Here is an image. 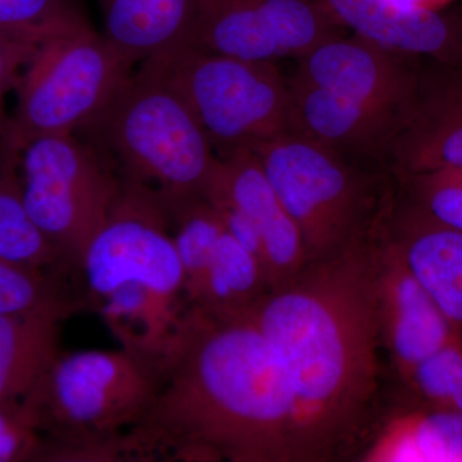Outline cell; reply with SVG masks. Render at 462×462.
<instances>
[{"instance_id":"cell-19","label":"cell","mask_w":462,"mask_h":462,"mask_svg":"<svg viewBox=\"0 0 462 462\" xmlns=\"http://www.w3.org/2000/svg\"><path fill=\"white\" fill-rule=\"evenodd\" d=\"M103 36L135 65L193 44L197 0H96Z\"/></svg>"},{"instance_id":"cell-15","label":"cell","mask_w":462,"mask_h":462,"mask_svg":"<svg viewBox=\"0 0 462 462\" xmlns=\"http://www.w3.org/2000/svg\"><path fill=\"white\" fill-rule=\"evenodd\" d=\"M419 76L418 88L392 142L398 173L462 167V67Z\"/></svg>"},{"instance_id":"cell-17","label":"cell","mask_w":462,"mask_h":462,"mask_svg":"<svg viewBox=\"0 0 462 462\" xmlns=\"http://www.w3.org/2000/svg\"><path fill=\"white\" fill-rule=\"evenodd\" d=\"M289 84L291 132L338 152H370L392 144L403 116L365 106L316 87L300 75Z\"/></svg>"},{"instance_id":"cell-21","label":"cell","mask_w":462,"mask_h":462,"mask_svg":"<svg viewBox=\"0 0 462 462\" xmlns=\"http://www.w3.org/2000/svg\"><path fill=\"white\" fill-rule=\"evenodd\" d=\"M0 257L32 272L67 281L76 275L27 212L18 173L17 148L9 139L3 120L0 121Z\"/></svg>"},{"instance_id":"cell-26","label":"cell","mask_w":462,"mask_h":462,"mask_svg":"<svg viewBox=\"0 0 462 462\" xmlns=\"http://www.w3.org/2000/svg\"><path fill=\"white\" fill-rule=\"evenodd\" d=\"M407 193V205L451 229L462 231V167L398 173Z\"/></svg>"},{"instance_id":"cell-29","label":"cell","mask_w":462,"mask_h":462,"mask_svg":"<svg viewBox=\"0 0 462 462\" xmlns=\"http://www.w3.org/2000/svg\"><path fill=\"white\" fill-rule=\"evenodd\" d=\"M78 14V0H0V30L39 29Z\"/></svg>"},{"instance_id":"cell-28","label":"cell","mask_w":462,"mask_h":462,"mask_svg":"<svg viewBox=\"0 0 462 462\" xmlns=\"http://www.w3.org/2000/svg\"><path fill=\"white\" fill-rule=\"evenodd\" d=\"M44 457V440L23 404L0 407V462H42Z\"/></svg>"},{"instance_id":"cell-24","label":"cell","mask_w":462,"mask_h":462,"mask_svg":"<svg viewBox=\"0 0 462 462\" xmlns=\"http://www.w3.org/2000/svg\"><path fill=\"white\" fill-rule=\"evenodd\" d=\"M394 404L428 411L462 412V339L457 337L419 365L396 387Z\"/></svg>"},{"instance_id":"cell-22","label":"cell","mask_w":462,"mask_h":462,"mask_svg":"<svg viewBox=\"0 0 462 462\" xmlns=\"http://www.w3.org/2000/svg\"><path fill=\"white\" fill-rule=\"evenodd\" d=\"M269 291L263 264L224 227L194 307L220 316L248 315Z\"/></svg>"},{"instance_id":"cell-16","label":"cell","mask_w":462,"mask_h":462,"mask_svg":"<svg viewBox=\"0 0 462 462\" xmlns=\"http://www.w3.org/2000/svg\"><path fill=\"white\" fill-rule=\"evenodd\" d=\"M385 226L415 278L462 339V231L394 199L385 212Z\"/></svg>"},{"instance_id":"cell-5","label":"cell","mask_w":462,"mask_h":462,"mask_svg":"<svg viewBox=\"0 0 462 462\" xmlns=\"http://www.w3.org/2000/svg\"><path fill=\"white\" fill-rule=\"evenodd\" d=\"M160 376L125 349L60 351L23 407L44 461H121V442L147 415Z\"/></svg>"},{"instance_id":"cell-23","label":"cell","mask_w":462,"mask_h":462,"mask_svg":"<svg viewBox=\"0 0 462 462\" xmlns=\"http://www.w3.org/2000/svg\"><path fill=\"white\" fill-rule=\"evenodd\" d=\"M171 230L184 272L188 300L191 306H196L224 225L214 207L203 197L173 212Z\"/></svg>"},{"instance_id":"cell-27","label":"cell","mask_w":462,"mask_h":462,"mask_svg":"<svg viewBox=\"0 0 462 462\" xmlns=\"http://www.w3.org/2000/svg\"><path fill=\"white\" fill-rule=\"evenodd\" d=\"M67 20L69 18L39 29L0 30V121L5 116V97L14 90L21 71L38 48L39 42L47 33Z\"/></svg>"},{"instance_id":"cell-8","label":"cell","mask_w":462,"mask_h":462,"mask_svg":"<svg viewBox=\"0 0 462 462\" xmlns=\"http://www.w3.org/2000/svg\"><path fill=\"white\" fill-rule=\"evenodd\" d=\"M302 236L307 263L322 260L370 229L391 197L338 152L289 132L251 149Z\"/></svg>"},{"instance_id":"cell-11","label":"cell","mask_w":462,"mask_h":462,"mask_svg":"<svg viewBox=\"0 0 462 462\" xmlns=\"http://www.w3.org/2000/svg\"><path fill=\"white\" fill-rule=\"evenodd\" d=\"M385 212L380 221V324L383 356L398 387L457 336L389 236Z\"/></svg>"},{"instance_id":"cell-3","label":"cell","mask_w":462,"mask_h":462,"mask_svg":"<svg viewBox=\"0 0 462 462\" xmlns=\"http://www.w3.org/2000/svg\"><path fill=\"white\" fill-rule=\"evenodd\" d=\"M79 282L87 309L99 315L121 348L158 376L165 372L194 309L169 212L145 191L123 184L85 249Z\"/></svg>"},{"instance_id":"cell-20","label":"cell","mask_w":462,"mask_h":462,"mask_svg":"<svg viewBox=\"0 0 462 462\" xmlns=\"http://www.w3.org/2000/svg\"><path fill=\"white\" fill-rule=\"evenodd\" d=\"M72 312L0 315V407L25 401L60 352V325Z\"/></svg>"},{"instance_id":"cell-1","label":"cell","mask_w":462,"mask_h":462,"mask_svg":"<svg viewBox=\"0 0 462 462\" xmlns=\"http://www.w3.org/2000/svg\"><path fill=\"white\" fill-rule=\"evenodd\" d=\"M380 220L251 312L293 391L303 462L352 460L380 411Z\"/></svg>"},{"instance_id":"cell-9","label":"cell","mask_w":462,"mask_h":462,"mask_svg":"<svg viewBox=\"0 0 462 462\" xmlns=\"http://www.w3.org/2000/svg\"><path fill=\"white\" fill-rule=\"evenodd\" d=\"M11 141L17 148L30 217L79 276L85 249L111 214L123 182L98 149L79 134Z\"/></svg>"},{"instance_id":"cell-25","label":"cell","mask_w":462,"mask_h":462,"mask_svg":"<svg viewBox=\"0 0 462 462\" xmlns=\"http://www.w3.org/2000/svg\"><path fill=\"white\" fill-rule=\"evenodd\" d=\"M87 309L83 293L67 279L18 266L0 257V315L29 314L45 310L76 312Z\"/></svg>"},{"instance_id":"cell-14","label":"cell","mask_w":462,"mask_h":462,"mask_svg":"<svg viewBox=\"0 0 462 462\" xmlns=\"http://www.w3.org/2000/svg\"><path fill=\"white\" fill-rule=\"evenodd\" d=\"M340 27L402 56L462 67V20L396 0H311Z\"/></svg>"},{"instance_id":"cell-12","label":"cell","mask_w":462,"mask_h":462,"mask_svg":"<svg viewBox=\"0 0 462 462\" xmlns=\"http://www.w3.org/2000/svg\"><path fill=\"white\" fill-rule=\"evenodd\" d=\"M300 60L297 75L310 83L403 120L418 88L419 75L401 54L357 35L333 36Z\"/></svg>"},{"instance_id":"cell-7","label":"cell","mask_w":462,"mask_h":462,"mask_svg":"<svg viewBox=\"0 0 462 462\" xmlns=\"http://www.w3.org/2000/svg\"><path fill=\"white\" fill-rule=\"evenodd\" d=\"M179 91L216 156L293 130L289 84L273 62L182 45L144 60Z\"/></svg>"},{"instance_id":"cell-4","label":"cell","mask_w":462,"mask_h":462,"mask_svg":"<svg viewBox=\"0 0 462 462\" xmlns=\"http://www.w3.org/2000/svg\"><path fill=\"white\" fill-rule=\"evenodd\" d=\"M170 216L205 197L216 156L179 91L145 62L96 118L76 132Z\"/></svg>"},{"instance_id":"cell-18","label":"cell","mask_w":462,"mask_h":462,"mask_svg":"<svg viewBox=\"0 0 462 462\" xmlns=\"http://www.w3.org/2000/svg\"><path fill=\"white\" fill-rule=\"evenodd\" d=\"M352 461L462 462V412L392 403L379 411Z\"/></svg>"},{"instance_id":"cell-6","label":"cell","mask_w":462,"mask_h":462,"mask_svg":"<svg viewBox=\"0 0 462 462\" xmlns=\"http://www.w3.org/2000/svg\"><path fill=\"white\" fill-rule=\"evenodd\" d=\"M136 66L76 14L47 33L27 60L5 130L14 141L79 132L107 107Z\"/></svg>"},{"instance_id":"cell-13","label":"cell","mask_w":462,"mask_h":462,"mask_svg":"<svg viewBox=\"0 0 462 462\" xmlns=\"http://www.w3.org/2000/svg\"><path fill=\"white\" fill-rule=\"evenodd\" d=\"M205 197L229 202L263 240L270 291L291 282L307 263L302 236L251 149L217 156Z\"/></svg>"},{"instance_id":"cell-30","label":"cell","mask_w":462,"mask_h":462,"mask_svg":"<svg viewBox=\"0 0 462 462\" xmlns=\"http://www.w3.org/2000/svg\"><path fill=\"white\" fill-rule=\"evenodd\" d=\"M396 2L409 7L439 9L442 0H396Z\"/></svg>"},{"instance_id":"cell-10","label":"cell","mask_w":462,"mask_h":462,"mask_svg":"<svg viewBox=\"0 0 462 462\" xmlns=\"http://www.w3.org/2000/svg\"><path fill=\"white\" fill-rule=\"evenodd\" d=\"M340 26L311 0H197L193 45L256 60L302 58L339 35Z\"/></svg>"},{"instance_id":"cell-2","label":"cell","mask_w":462,"mask_h":462,"mask_svg":"<svg viewBox=\"0 0 462 462\" xmlns=\"http://www.w3.org/2000/svg\"><path fill=\"white\" fill-rule=\"evenodd\" d=\"M123 461L303 462L287 374L251 314L194 307Z\"/></svg>"}]
</instances>
